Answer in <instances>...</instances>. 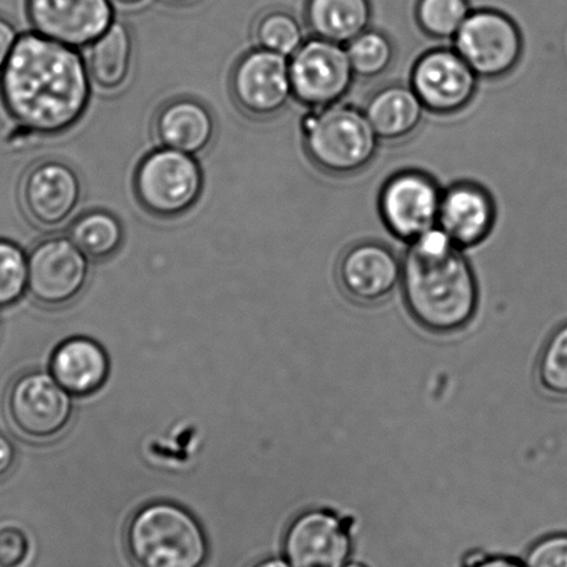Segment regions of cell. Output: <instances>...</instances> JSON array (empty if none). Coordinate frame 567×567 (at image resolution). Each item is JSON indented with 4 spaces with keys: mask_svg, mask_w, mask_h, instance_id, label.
<instances>
[{
    "mask_svg": "<svg viewBox=\"0 0 567 567\" xmlns=\"http://www.w3.org/2000/svg\"><path fill=\"white\" fill-rule=\"evenodd\" d=\"M255 40L257 47L264 51L290 59L305 43L306 38L299 20L290 12L277 9L269 10L258 19Z\"/></svg>",
    "mask_w": 567,
    "mask_h": 567,
    "instance_id": "obj_26",
    "label": "cell"
},
{
    "mask_svg": "<svg viewBox=\"0 0 567 567\" xmlns=\"http://www.w3.org/2000/svg\"><path fill=\"white\" fill-rule=\"evenodd\" d=\"M20 194L32 221L43 228H56L79 207L82 187L73 167L60 159H47L25 174Z\"/></svg>",
    "mask_w": 567,
    "mask_h": 567,
    "instance_id": "obj_16",
    "label": "cell"
},
{
    "mask_svg": "<svg viewBox=\"0 0 567 567\" xmlns=\"http://www.w3.org/2000/svg\"><path fill=\"white\" fill-rule=\"evenodd\" d=\"M338 278L352 300L377 305L401 286L403 258L381 241H358L340 257Z\"/></svg>",
    "mask_w": 567,
    "mask_h": 567,
    "instance_id": "obj_15",
    "label": "cell"
},
{
    "mask_svg": "<svg viewBox=\"0 0 567 567\" xmlns=\"http://www.w3.org/2000/svg\"><path fill=\"white\" fill-rule=\"evenodd\" d=\"M205 178L200 164L190 154L162 147L148 153L136 168V199L158 218L184 216L199 202Z\"/></svg>",
    "mask_w": 567,
    "mask_h": 567,
    "instance_id": "obj_5",
    "label": "cell"
},
{
    "mask_svg": "<svg viewBox=\"0 0 567 567\" xmlns=\"http://www.w3.org/2000/svg\"><path fill=\"white\" fill-rule=\"evenodd\" d=\"M478 80L454 48H434L417 58L411 70L410 85L426 112L454 115L470 107Z\"/></svg>",
    "mask_w": 567,
    "mask_h": 567,
    "instance_id": "obj_10",
    "label": "cell"
},
{
    "mask_svg": "<svg viewBox=\"0 0 567 567\" xmlns=\"http://www.w3.org/2000/svg\"><path fill=\"white\" fill-rule=\"evenodd\" d=\"M70 393L47 372L21 374L10 384L7 415L14 431L25 439L43 442L68 427L73 414Z\"/></svg>",
    "mask_w": 567,
    "mask_h": 567,
    "instance_id": "obj_9",
    "label": "cell"
},
{
    "mask_svg": "<svg viewBox=\"0 0 567 567\" xmlns=\"http://www.w3.org/2000/svg\"><path fill=\"white\" fill-rule=\"evenodd\" d=\"M289 74L293 97L310 110L340 103L355 80L346 47L316 37L289 59Z\"/></svg>",
    "mask_w": 567,
    "mask_h": 567,
    "instance_id": "obj_8",
    "label": "cell"
},
{
    "mask_svg": "<svg viewBox=\"0 0 567 567\" xmlns=\"http://www.w3.org/2000/svg\"><path fill=\"white\" fill-rule=\"evenodd\" d=\"M497 207L486 187L460 181L443 189L437 227L461 250L482 245L493 233Z\"/></svg>",
    "mask_w": 567,
    "mask_h": 567,
    "instance_id": "obj_17",
    "label": "cell"
},
{
    "mask_svg": "<svg viewBox=\"0 0 567 567\" xmlns=\"http://www.w3.org/2000/svg\"><path fill=\"white\" fill-rule=\"evenodd\" d=\"M351 528L338 512H302L286 532L285 559L291 567H343L352 554Z\"/></svg>",
    "mask_w": 567,
    "mask_h": 567,
    "instance_id": "obj_12",
    "label": "cell"
},
{
    "mask_svg": "<svg viewBox=\"0 0 567 567\" xmlns=\"http://www.w3.org/2000/svg\"><path fill=\"white\" fill-rule=\"evenodd\" d=\"M37 34L79 49L92 45L114 23L112 0H27Z\"/></svg>",
    "mask_w": 567,
    "mask_h": 567,
    "instance_id": "obj_14",
    "label": "cell"
},
{
    "mask_svg": "<svg viewBox=\"0 0 567 567\" xmlns=\"http://www.w3.org/2000/svg\"><path fill=\"white\" fill-rule=\"evenodd\" d=\"M90 258L69 236H52L40 241L29 256V290L47 307H63L74 301L90 278Z\"/></svg>",
    "mask_w": 567,
    "mask_h": 567,
    "instance_id": "obj_11",
    "label": "cell"
},
{
    "mask_svg": "<svg viewBox=\"0 0 567 567\" xmlns=\"http://www.w3.org/2000/svg\"><path fill=\"white\" fill-rule=\"evenodd\" d=\"M154 134L163 147L197 156L212 145L216 121L202 102L179 97L159 110Z\"/></svg>",
    "mask_w": 567,
    "mask_h": 567,
    "instance_id": "obj_18",
    "label": "cell"
},
{
    "mask_svg": "<svg viewBox=\"0 0 567 567\" xmlns=\"http://www.w3.org/2000/svg\"><path fill=\"white\" fill-rule=\"evenodd\" d=\"M126 549L137 567H202L208 556L200 523L165 501L147 504L132 516Z\"/></svg>",
    "mask_w": 567,
    "mask_h": 567,
    "instance_id": "obj_3",
    "label": "cell"
},
{
    "mask_svg": "<svg viewBox=\"0 0 567 567\" xmlns=\"http://www.w3.org/2000/svg\"><path fill=\"white\" fill-rule=\"evenodd\" d=\"M371 0H307L305 19L312 37L347 45L371 29Z\"/></svg>",
    "mask_w": 567,
    "mask_h": 567,
    "instance_id": "obj_21",
    "label": "cell"
},
{
    "mask_svg": "<svg viewBox=\"0 0 567 567\" xmlns=\"http://www.w3.org/2000/svg\"><path fill=\"white\" fill-rule=\"evenodd\" d=\"M134 43L128 27L114 23L87 47L86 68L91 80L104 91H115L128 80Z\"/></svg>",
    "mask_w": 567,
    "mask_h": 567,
    "instance_id": "obj_22",
    "label": "cell"
},
{
    "mask_svg": "<svg viewBox=\"0 0 567 567\" xmlns=\"http://www.w3.org/2000/svg\"><path fill=\"white\" fill-rule=\"evenodd\" d=\"M454 49L478 79L501 80L517 68L523 56V35L508 14L495 9L472 10Z\"/></svg>",
    "mask_w": 567,
    "mask_h": 567,
    "instance_id": "obj_6",
    "label": "cell"
},
{
    "mask_svg": "<svg viewBox=\"0 0 567 567\" xmlns=\"http://www.w3.org/2000/svg\"><path fill=\"white\" fill-rule=\"evenodd\" d=\"M0 95L21 128L32 135H60L84 117L91 75L76 49L34 32L16 43L0 73Z\"/></svg>",
    "mask_w": 567,
    "mask_h": 567,
    "instance_id": "obj_1",
    "label": "cell"
},
{
    "mask_svg": "<svg viewBox=\"0 0 567 567\" xmlns=\"http://www.w3.org/2000/svg\"><path fill=\"white\" fill-rule=\"evenodd\" d=\"M114 2L121 4V7L135 8L140 7L143 2H146V0H114Z\"/></svg>",
    "mask_w": 567,
    "mask_h": 567,
    "instance_id": "obj_35",
    "label": "cell"
},
{
    "mask_svg": "<svg viewBox=\"0 0 567 567\" xmlns=\"http://www.w3.org/2000/svg\"><path fill=\"white\" fill-rule=\"evenodd\" d=\"M443 189L431 174L401 169L379 192V216L395 239L412 244L437 227Z\"/></svg>",
    "mask_w": 567,
    "mask_h": 567,
    "instance_id": "obj_7",
    "label": "cell"
},
{
    "mask_svg": "<svg viewBox=\"0 0 567 567\" xmlns=\"http://www.w3.org/2000/svg\"><path fill=\"white\" fill-rule=\"evenodd\" d=\"M169 2H174V3H190V2H196V0H169Z\"/></svg>",
    "mask_w": 567,
    "mask_h": 567,
    "instance_id": "obj_37",
    "label": "cell"
},
{
    "mask_svg": "<svg viewBox=\"0 0 567 567\" xmlns=\"http://www.w3.org/2000/svg\"><path fill=\"white\" fill-rule=\"evenodd\" d=\"M230 91L241 112L256 118L275 117L293 97L289 59L260 48L246 53L235 65Z\"/></svg>",
    "mask_w": 567,
    "mask_h": 567,
    "instance_id": "obj_13",
    "label": "cell"
},
{
    "mask_svg": "<svg viewBox=\"0 0 567 567\" xmlns=\"http://www.w3.org/2000/svg\"><path fill=\"white\" fill-rule=\"evenodd\" d=\"M401 288L412 318L429 332H460L476 316L475 272L464 250L439 227L409 245Z\"/></svg>",
    "mask_w": 567,
    "mask_h": 567,
    "instance_id": "obj_2",
    "label": "cell"
},
{
    "mask_svg": "<svg viewBox=\"0 0 567 567\" xmlns=\"http://www.w3.org/2000/svg\"><path fill=\"white\" fill-rule=\"evenodd\" d=\"M470 0H417L415 20L420 30L432 40H454L467 16Z\"/></svg>",
    "mask_w": 567,
    "mask_h": 567,
    "instance_id": "obj_25",
    "label": "cell"
},
{
    "mask_svg": "<svg viewBox=\"0 0 567 567\" xmlns=\"http://www.w3.org/2000/svg\"><path fill=\"white\" fill-rule=\"evenodd\" d=\"M252 567H291V566L289 565V561L286 559L268 558V559L258 561V564H256Z\"/></svg>",
    "mask_w": 567,
    "mask_h": 567,
    "instance_id": "obj_34",
    "label": "cell"
},
{
    "mask_svg": "<svg viewBox=\"0 0 567 567\" xmlns=\"http://www.w3.org/2000/svg\"><path fill=\"white\" fill-rule=\"evenodd\" d=\"M301 132L307 157L319 171L332 176H350L367 169L381 143L363 110L341 102L311 109L302 120Z\"/></svg>",
    "mask_w": 567,
    "mask_h": 567,
    "instance_id": "obj_4",
    "label": "cell"
},
{
    "mask_svg": "<svg viewBox=\"0 0 567 567\" xmlns=\"http://www.w3.org/2000/svg\"><path fill=\"white\" fill-rule=\"evenodd\" d=\"M538 381L545 392L567 398V323L550 336L538 362Z\"/></svg>",
    "mask_w": 567,
    "mask_h": 567,
    "instance_id": "obj_28",
    "label": "cell"
},
{
    "mask_svg": "<svg viewBox=\"0 0 567 567\" xmlns=\"http://www.w3.org/2000/svg\"><path fill=\"white\" fill-rule=\"evenodd\" d=\"M426 109L411 85L388 84L368 97L363 113L381 142L410 140L421 128Z\"/></svg>",
    "mask_w": 567,
    "mask_h": 567,
    "instance_id": "obj_19",
    "label": "cell"
},
{
    "mask_svg": "<svg viewBox=\"0 0 567 567\" xmlns=\"http://www.w3.org/2000/svg\"><path fill=\"white\" fill-rule=\"evenodd\" d=\"M523 560L527 567H567V533L537 539Z\"/></svg>",
    "mask_w": 567,
    "mask_h": 567,
    "instance_id": "obj_30",
    "label": "cell"
},
{
    "mask_svg": "<svg viewBox=\"0 0 567 567\" xmlns=\"http://www.w3.org/2000/svg\"><path fill=\"white\" fill-rule=\"evenodd\" d=\"M16 464V449L12 442L0 433V481L13 471Z\"/></svg>",
    "mask_w": 567,
    "mask_h": 567,
    "instance_id": "obj_33",
    "label": "cell"
},
{
    "mask_svg": "<svg viewBox=\"0 0 567 567\" xmlns=\"http://www.w3.org/2000/svg\"><path fill=\"white\" fill-rule=\"evenodd\" d=\"M462 567H527L525 560L506 555H488L482 550L467 554Z\"/></svg>",
    "mask_w": 567,
    "mask_h": 567,
    "instance_id": "obj_31",
    "label": "cell"
},
{
    "mask_svg": "<svg viewBox=\"0 0 567 567\" xmlns=\"http://www.w3.org/2000/svg\"><path fill=\"white\" fill-rule=\"evenodd\" d=\"M355 79L373 81L388 73L395 60L392 38L381 30L368 29L346 45Z\"/></svg>",
    "mask_w": 567,
    "mask_h": 567,
    "instance_id": "obj_24",
    "label": "cell"
},
{
    "mask_svg": "<svg viewBox=\"0 0 567 567\" xmlns=\"http://www.w3.org/2000/svg\"><path fill=\"white\" fill-rule=\"evenodd\" d=\"M31 558V542L23 528L0 525V567H25Z\"/></svg>",
    "mask_w": 567,
    "mask_h": 567,
    "instance_id": "obj_29",
    "label": "cell"
},
{
    "mask_svg": "<svg viewBox=\"0 0 567 567\" xmlns=\"http://www.w3.org/2000/svg\"><path fill=\"white\" fill-rule=\"evenodd\" d=\"M18 31L7 19L0 18V73L12 56L16 43L19 41Z\"/></svg>",
    "mask_w": 567,
    "mask_h": 567,
    "instance_id": "obj_32",
    "label": "cell"
},
{
    "mask_svg": "<svg viewBox=\"0 0 567 567\" xmlns=\"http://www.w3.org/2000/svg\"><path fill=\"white\" fill-rule=\"evenodd\" d=\"M29 289V257L19 245L0 239V308L18 302Z\"/></svg>",
    "mask_w": 567,
    "mask_h": 567,
    "instance_id": "obj_27",
    "label": "cell"
},
{
    "mask_svg": "<svg viewBox=\"0 0 567 567\" xmlns=\"http://www.w3.org/2000/svg\"><path fill=\"white\" fill-rule=\"evenodd\" d=\"M343 567H369V566L365 564H362V561L349 560V561H347V564Z\"/></svg>",
    "mask_w": 567,
    "mask_h": 567,
    "instance_id": "obj_36",
    "label": "cell"
},
{
    "mask_svg": "<svg viewBox=\"0 0 567 567\" xmlns=\"http://www.w3.org/2000/svg\"><path fill=\"white\" fill-rule=\"evenodd\" d=\"M69 238L87 258L106 260L123 245L124 228L112 213L91 210L71 224Z\"/></svg>",
    "mask_w": 567,
    "mask_h": 567,
    "instance_id": "obj_23",
    "label": "cell"
},
{
    "mask_svg": "<svg viewBox=\"0 0 567 567\" xmlns=\"http://www.w3.org/2000/svg\"><path fill=\"white\" fill-rule=\"evenodd\" d=\"M52 377L71 395L86 398L106 383L110 361L103 347L87 338H71L53 351Z\"/></svg>",
    "mask_w": 567,
    "mask_h": 567,
    "instance_id": "obj_20",
    "label": "cell"
}]
</instances>
